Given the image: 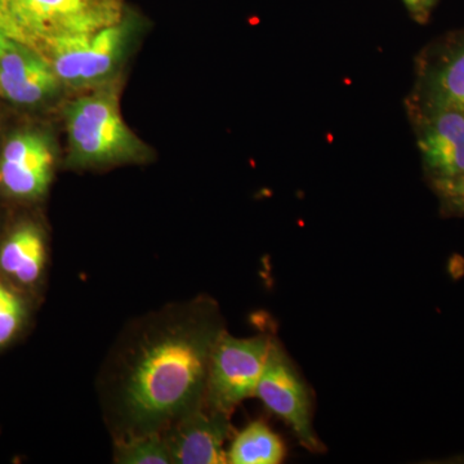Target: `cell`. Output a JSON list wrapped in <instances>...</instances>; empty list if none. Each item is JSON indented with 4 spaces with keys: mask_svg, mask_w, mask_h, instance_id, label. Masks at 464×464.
Wrapping results in <instances>:
<instances>
[{
    "mask_svg": "<svg viewBox=\"0 0 464 464\" xmlns=\"http://www.w3.org/2000/svg\"><path fill=\"white\" fill-rule=\"evenodd\" d=\"M222 331L201 314L177 323L140 351L124 383L125 413L143 431L199 408Z\"/></svg>",
    "mask_w": 464,
    "mask_h": 464,
    "instance_id": "cell-1",
    "label": "cell"
},
{
    "mask_svg": "<svg viewBox=\"0 0 464 464\" xmlns=\"http://www.w3.org/2000/svg\"><path fill=\"white\" fill-rule=\"evenodd\" d=\"M124 21V0H0V30L44 58L60 43Z\"/></svg>",
    "mask_w": 464,
    "mask_h": 464,
    "instance_id": "cell-2",
    "label": "cell"
},
{
    "mask_svg": "<svg viewBox=\"0 0 464 464\" xmlns=\"http://www.w3.org/2000/svg\"><path fill=\"white\" fill-rule=\"evenodd\" d=\"M66 130L69 158L75 166H105L145 158L146 146L124 123L112 91H100L70 103Z\"/></svg>",
    "mask_w": 464,
    "mask_h": 464,
    "instance_id": "cell-3",
    "label": "cell"
},
{
    "mask_svg": "<svg viewBox=\"0 0 464 464\" xmlns=\"http://www.w3.org/2000/svg\"><path fill=\"white\" fill-rule=\"evenodd\" d=\"M270 338H234L222 332L213 348L207 383L210 411L227 414L256 389L271 347Z\"/></svg>",
    "mask_w": 464,
    "mask_h": 464,
    "instance_id": "cell-4",
    "label": "cell"
},
{
    "mask_svg": "<svg viewBox=\"0 0 464 464\" xmlns=\"http://www.w3.org/2000/svg\"><path fill=\"white\" fill-rule=\"evenodd\" d=\"M406 110L409 116L433 110L464 114V29L436 39L418 54Z\"/></svg>",
    "mask_w": 464,
    "mask_h": 464,
    "instance_id": "cell-5",
    "label": "cell"
},
{
    "mask_svg": "<svg viewBox=\"0 0 464 464\" xmlns=\"http://www.w3.org/2000/svg\"><path fill=\"white\" fill-rule=\"evenodd\" d=\"M256 396L268 411L288 424L304 447L308 450H322L314 432L313 406L306 384L277 342H271Z\"/></svg>",
    "mask_w": 464,
    "mask_h": 464,
    "instance_id": "cell-6",
    "label": "cell"
},
{
    "mask_svg": "<svg viewBox=\"0 0 464 464\" xmlns=\"http://www.w3.org/2000/svg\"><path fill=\"white\" fill-rule=\"evenodd\" d=\"M127 38L128 30L121 21L118 25L101 30L92 38L60 43L45 54L44 60L63 83H97L111 74L118 65Z\"/></svg>",
    "mask_w": 464,
    "mask_h": 464,
    "instance_id": "cell-7",
    "label": "cell"
},
{
    "mask_svg": "<svg viewBox=\"0 0 464 464\" xmlns=\"http://www.w3.org/2000/svg\"><path fill=\"white\" fill-rule=\"evenodd\" d=\"M417 137L427 182L445 181L464 173V114L433 110L409 116Z\"/></svg>",
    "mask_w": 464,
    "mask_h": 464,
    "instance_id": "cell-8",
    "label": "cell"
},
{
    "mask_svg": "<svg viewBox=\"0 0 464 464\" xmlns=\"http://www.w3.org/2000/svg\"><path fill=\"white\" fill-rule=\"evenodd\" d=\"M52 168L53 154L47 140L38 133H17L3 150L0 186L14 197H41L50 185Z\"/></svg>",
    "mask_w": 464,
    "mask_h": 464,
    "instance_id": "cell-9",
    "label": "cell"
},
{
    "mask_svg": "<svg viewBox=\"0 0 464 464\" xmlns=\"http://www.w3.org/2000/svg\"><path fill=\"white\" fill-rule=\"evenodd\" d=\"M230 426L228 415L197 408L181 417L176 431L168 440L172 463H227L225 442Z\"/></svg>",
    "mask_w": 464,
    "mask_h": 464,
    "instance_id": "cell-10",
    "label": "cell"
},
{
    "mask_svg": "<svg viewBox=\"0 0 464 464\" xmlns=\"http://www.w3.org/2000/svg\"><path fill=\"white\" fill-rule=\"evenodd\" d=\"M58 83L50 63L26 45L11 41L0 51V94L12 102H41L54 93Z\"/></svg>",
    "mask_w": 464,
    "mask_h": 464,
    "instance_id": "cell-11",
    "label": "cell"
},
{
    "mask_svg": "<svg viewBox=\"0 0 464 464\" xmlns=\"http://www.w3.org/2000/svg\"><path fill=\"white\" fill-rule=\"evenodd\" d=\"M45 261L44 240L33 225L18 227L0 250V267L18 282L32 284L41 276Z\"/></svg>",
    "mask_w": 464,
    "mask_h": 464,
    "instance_id": "cell-12",
    "label": "cell"
},
{
    "mask_svg": "<svg viewBox=\"0 0 464 464\" xmlns=\"http://www.w3.org/2000/svg\"><path fill=\"white\" fill-rule=\"evenodd\" d=\"M285 456L282 439L264 422H253L237 433L227 451L228 463L277 464Z\"/></svg>",
    "mask_w": 464,
    "mask_h": 464,
    "instance_id": "cell-13",
    "label": "cell"
},
{
    "mask_svg": "<svg viewBox=\"0 0 464 464\" xmlns=\"http://www.w3.org/2000/svg\"><path fill=\"white\" fill-rule=\"evenodd\" d=\"M118 462L124 464H168L172 463L168 440L160 438L154 431H145L121 442L116 450Z\"/></svg>",
    "mask_w": 464,
    "mask_h": 464,
    "instance_id": "cell-14",
    "label": "cell"
},
{
    "mask_svg": "<svg viewBox=\"0 0 464 464\" xmlns=\"http://www.w3.org/2000/svg\"><path fill=\"white\" fill-rule=\"evenodd\" d=\"M430 186L438 198L440 215L444 218H463L464 173L445 181L433 182Z\"/></svg>",
    "mask_w": 464,
    "mask_h": 464,
    "instance_id": "cell-15",
    "label": "cell"
},
{
    "mask_svg": "<svg viewBox=\"0 0 464 464\" xmlns=\"http://www.w3.org/2000/svg\"><path fill=\"white\" fill-rule=\"evenodd\" d=\"M23 319L24 306L20 298L0 284V346L14 338Z\"/></svg>",
    "mask_w": 464,
    "mask_h": 464,
    "instance_id": "cell-16",
    "label": "cell"
},
{
    "mask_svg": "<svg viewBox=\"0 0 464 464\" xmlns=\"http://www.w3.org/2000/svg\"><path fill=\"white\" fill-rule=\"evenodd\" d=\"M402 3L409 9V12L413 14L415 20L420 21V23H424L429 17L430 14L424 7V0H402Z\"/></svg>",
    "mask_w": 464,
    "mask_h": 464,
    "instance_id": "cell-17",
    "label": "cell"
},
{
    "mask_svg": "<svg viewBox=\"0 0 464 464\" xmlns=\"http://www.w3.org/2000/svg\"><path fill=\"white\" fill-rule=\"evenodd\" d=\"M9 42H11V39H9L8 36L0 30V51H2Z\"/></svg>",
    "mask_w": 464,
    "mask_h": 464,
    "instance_id": "cell-18",
    "label": "cell"
},
{
    "mask_svg": "<svg viewBox=\"0 0 464 464\" xmlns=\"http://www.w3.org/2000/svg\"><path fill=\"white\" fill-rule=\"evenodd\" d=\"M438 2V0H424V7H426L427 12H431V9L433 8V5H435V3Z\"/></svg>",
    "mask_w": 464,
    "mask_h": 464,
    "instance_id": "cell-19",
    "label": "cell"
}]
</instances>
